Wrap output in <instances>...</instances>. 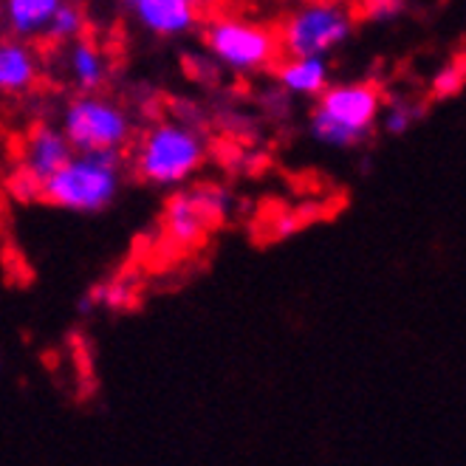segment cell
Returning <instances> with one entry per match:
<instances>
[{
    "label": "cell",
    "mask_w": 466,
    "mask_h": 466,
    "mask_svg": "<svg viewBox=\"0 0 466 466\" xmlns=\"http://www.w3.org/2000/svg\"><path fill=\"white\" fill-rule=\"evenodd\" d=\"M424 111L419 105H410V102H393L388 111H385V133L390 136H404L410 127H413V122L421 116Z\"/></svg>",
    "instance_id": "cell-16"
},
{
    "label": "cell",
    "mask_w": 466,
    "mask_h": 466,
    "mask_svg": "<svg viewBox=\"0 0 466 466\" xmlns=\"http://www.w3.org/2000/svg\"><path fill=\"white\" fill-rule=\"evenodd\" d=\"M204 43L218 63L238 74L263 71L280 54L278 35L240 17H212L204 25Z\"/></svg>",
    "instance_id": "cell-6"
},
{
    "label": "cell",
    "mask_w": 466,
    "mask_h": 466,
    "mask_svg": "<svg viewBox=\"0 0 466 466\" xmlns=\"http://www.w3.org/2000/svg\"><path fill=\"white\" fill-rule=\"evenodd\" d=\"M353 35V12L339 4L299 6L278 35V46L289 60L322 57L339 48Z\"/></svg>",
    "instance_id": "cell-4"
},
{
    "label": "cell",
    "mask_w": 466,
    "mask_h": 466,
    "mask_svg": "<svg viewBox=\"0 0 466 466\" xmlns=\"http://www.w3.org/2000/svg\"><path fill=\"white\" fill-rule=\"evenodd\" d=\"M461 82H463V71H461V66H450V68H444L441 74L435 76L432 88H435V94H438V96H452V94H458V91H461Z\"/></svg>",
    "instance_id": "cell-17"
},
{
    "label": "cell",
    "mask_w": 466,
    "mask_h": 466,
    "mask_svg": "<svg viewBox=\"0 0 466 466\" xmlns=\"http://www.w3.org/2000/svg\"><path fill=\"white\" fill-rule=\"evenodd\" d=\"M68 74L74 79V86L82 91V96H91L94 91L102 88V82L107 76L105 57L91 40H74L68 48Z\"/></svg>",
    "instance_id": "cell-13"
},
{
    "label": "cell",
    "mask_w": 466,
    "mask_h": 466,
    "mask_svg": "<svg viewBox=\"0 0 466 466\" xmlns=\"http://www.w3.org/2000/svg\"><path fill=\"white\" fill-rule=\"evenodd\" d=\"M122 187V150L74 153L60 173H54L37 196L71 212L107 209Z\"/></svg>",
    "instance_id": "cell-1"
},
{
    "label": "cell",
    "mask_w": 466,
    "mask_h": 466,
    "mask_svg": "<svg viewBox=\"0 0 466 466\" xmlns=\"http://www.w3.org/2000/svg\"><path fill=\"white\" fill-rule=\"evenodd\" d=\"M40 76V60L29 43L0 40V94H25Z\"/></svg>",
    "instance_id": "cell-9"
},
{
    "label": "cell",
    "mask_w": 466,
    "mask_h": 466,
    "mask_svg": "<svg viewBox=\"0 0 466 466\" xmlns=\"http://www.w3.org/2000/svg\"><path fill=\"white\" fill-rule=\"evenodd\" d=\"M74 150L66 142V136L60 127L54 125H37L29 139H25V150H23V164H20V178L25 184V196L32 198L37 196V189L54 176L60 173L66 164L71 161Z\"/></svg>",
    "instance_id": "cell-7"
},
{
    "label": "cell",
    "mask_w": 466,
    "mask_h": 466,
    "mask_svg": "<svg viewBox=\"0 0 466 466\" xmlns=\"http://www.w3.org/2000/svg\"><path fill=\"white\" fill-rule=\"evenodd\" d=\"M133 17L139 20L142 29H147L156 37H178L193 32L201 12L189 0H136L130 4Z\"/></svg>",
    "instance_id": "cell-8"
},
{
    "label": "cell",
    "mask_w": 466,
    "mask_h": 466,
    "mask_svg": "<svg viewBox=\"0 0 466 466\" xmlns=\"http://www.w3.org/2000/svg\"><path fill=\"white\" fill-rule=\"evenodd\" d=\"M57 6H60V0H6L4 20L9 25V32L20 37V43L43 40Z\"/></svg>",
    "instance_id": "cell-11"
},
{
    "label": "cell",
    "mask_w": 466,
    "mask_h": 466,
    "mask_svg": "<svg viewBox=\"0 0 466 466\" xmlns=\"http://www.w3.org/2000/svg\"><path fill=\"white\" fill-rule=\"evenodd\" d=\"M207 161L204 136L184 122L153 125L136 147L133 170L142 181L156 187H181Z\"/></svg>",
    "instance_id": "cell-2"
},
{
    "label": "cell",
    "mask_w": 466,
    "mask_h": 466,
    "mask_svg": "<svg viewBox=\"0 0 466 466\" xmlns=\"http://www.w3.org/2000/svg\"><path fill=\"white\" fill-rule=\"evenodd\" d=\"M381 96L365 82L328 86L311 114V136L328 147H356L370 133Z\"/></svg>",
    "instance_id": "cell-3"
},
{
    "label": "cell",
    "mask_w": 466,
    "mask_h": 466,
    "mask_svg": "<svg viewBox=\"0 0 466 466\" xmlns=\"http://www.w3.org/2000/svg\"><path fill=\"white\" fill-rule=\"evenodd\" d=\"M63 136L74 153H96V150H122L133 125L122 107L105 96H76L63 114Z\"/></svg>",
    "instance_id": "cell-5"
},
{
    "label": "cell",
    "mask_w": 466,
    "mask_h": 466,
    "mask_svg": "<svg viewBox=\"0 0 466 466\" xmlns=\"http://www.w3.org/2000/svg\"><path fill=\"white\" fill-rule=\"evenodd\" d=\"M82 29H86V15L76 4H60L57 12H54L46 37L48 43H74L82 37Z\"/></svg>",
    "instance_id": "cell-14"
},
{
    "label": "cell",
    "mask_w": 466,
    "mask_h": 466,
    "mask_svg": "<svg viewBox=\"0 0 466 466\" xmlns=\"http://www.w3.org/2000/svg\"><path fill=\"white\" fill-rule=\"evenodd\" d=\"M76 311L82 314V317H86V314H91V311H96V306H94V297L86 291V294H82L79 299H76Z\"/></svg>",
    "instance_id": "cell-19"
},
{
    "label": "cell",
    "mask_w": 466,
    "mask_h": 466,
    "mask_svg": "<svg viewBox=\"0 0 466 466\" xmlns=\"http://www.w3.org/2000/svg\"><path fill=\"white\" fill-rule=\"evenodd\" d=\"M209 224H215L204 204L193 193H178L167 204V232L178 246H196L204 240Z\"/></svg>",
    "instance_id": "cell-10"
},
{
    "label": "cell",
    "mask_w": 466,
    "mask_h": 466,
    "mask_svg": "<svg viewBox=\"0 0 466 466\" xmlns=\"http://www.w3.org/2000/svg\"><path fill=\"white\" fill-rule=\"evenodd\" d=\"M401 4H396V0H381V4H370L365 6V17L373 20V23H385V20H393L401 15Z\"/></svg>",
    "instance_id": "cell-18"
},
{
    "label": "cell",
    "mask_w": 466,
    "mask_h": 466,
    "mask_svg": "<svg viewBox=\"0 0 466 466\" xmlns=\"http://www.w3.org/2000/svg\"><path fill=\"white\" fill-rule=\"evenodd\" d=\"M331 79V66L322 57H309V60H286L278 68V82L286 94L297 96H319L328 88Z\"/></svg>",
    "instance_id": "cell-12"
},
{
    "label": "cell",
    "mask_w": 466,
    "mask_h": 466,
    "mask_svg": "<svg viewBox=\"0 0 466 466\" xmlns=\"http://www.w3.org/2000/svg\"><path fill=\"white\" fill-rule=\"evenodd\" d=\"M88 294L94 297V306L99 309H111V311H125L127 306H133L136 299V289L130 280H111V283H102L88 289Z\"/></svg>",
    "instance_id": "cell-15"
}]
</instances>
